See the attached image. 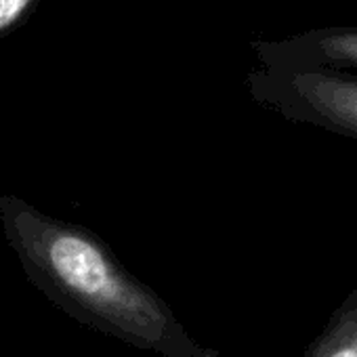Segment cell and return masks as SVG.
Masks as SVG:
<instances>
[{
  "mask_svg": "<svg viewBox=\"0 0 357 357\" xmlns=\"http://www.w3.org/2000/svg\"><path fill=\"white\" fill-rule=\"evenodd\" d=\"M0 225L28 280L78 321L160 357H221L86 227L13 194L0 196Z\"/></svg>",
  "mask_w": 357,
  "mask_h": 357,
  "instance_id": "1",
  "label": "cell"
},
{
  "mask_svg": "<svg viewBox=\"0 0 357 357\" xmlns=\"http://www.w3.org/2000/svg\"><path fill=\"white\" fill-rule=\"evenodd\" d=\"M255 103L294 124L357 141V74L257 66L246 78Z\"/></svg>",
  "mask_w": 357,
  "mask_h": 357,
  "instance_id": "2",
  "label": "cell"
},
{
  "mask_svg": "<svg viewBox=\"0 0 357 357\" xmlns=\"http://www.w3.org/2000/svg\"><path fill=\"white\" fill-rule=\"evenodd\" d=\"M255 57L275 70L357 72V28H317L278 40H255Z\"/></svg>",
  "mask_w": 357,
  "mask_h": 357,
  "instance_id": "3",
  "label": "cell"
},
{
  "mask_svg": "<svg viewBox=\"0 0 357 357\" xmlns=\"http://www.w3.org/2000/svg\"><path fill=\"white\" fill-rule=\"evenodd\" d=\"M303 357H357V286L332 311Z\"/></svg>",
  "mask_w": 357,
  "mask_h": 357,
  "instance_id": "4",
  "label": "cell"
},
{
  "mask_svg": "<svg viewBox=\"0 0 357 357\" xmlns=\"http://www.w3.org/2000/svg\"><path fill=\"white\" fill-rule=\"evenodd\" d=\"M38 0H0V43L32 15Z\"/></svg>",
  "mask_w": 357,
  "mask_h": 357,
  "instance_id": "5",
  "label": "cell"
}]
</instances>
